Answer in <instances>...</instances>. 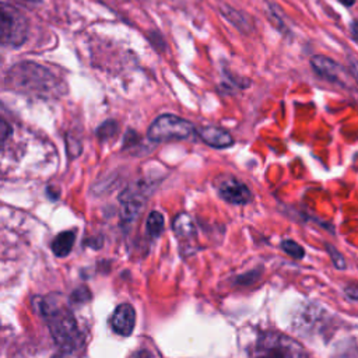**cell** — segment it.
I'll return each mask as SVG.
<instances>
[{
  "label": "cell",
  "mask_w": 358,
  "mask_h": 358,
  "mask_svg": "<svg viewBox=\"0 0 358 358\" xmlns=\"http://www.w3.org/2000/svg\"><path fill=\"white\" fill-rule=\"evenodd\" d=\"M7 83L15 91L34 95H49L57 91L56 77L48 69L31 62L15 64L8 71Z\"/></svg>",
  "instance_id": "2"
},
{
  "label": "cell",
  "mask_w": 358,
  "mask_h": 358,
  "mask_svg": "<svg viewBox=\"0 0 358 358\" xmlns=\"http://www.w3.org/2000/svg\"><path fill=\"white\" fill-rule=\"evenodd\" d=\"M197 133L206 144L215 148H225L234 143L232 136L227 130L215 126H204L199 129Z\"/></svg>",
  "instance_id": "8"
},
{
  "label": "cell",
  "mask_w": 358,
  "mask_h": 358,
  "mask_svg": "<svg viewBox=\"0 0 358 358\" xmlns=\"http://www.w3.org/2000/svg\"><path fill=\"white\" fill-rule=\"evenodd\" d=\"M341 3H344V4H347V6H350V4H352L354 3V0H340Z\"/></svg>",
  "instance_id": "13"
},
{
  "label": "cell",
  "mask_w": 358,
  "mask_h": 358,
  "mask_svg": "<svg viewBox=\"0 0 358 358\" xmlns=\"http://www.w3.org/2000/svg\"><path fill=\"white\" fill-rule=\"evenodd\" d=\"M76 241V232L74 231H64L60 232L55 241L52 242V250L57 257H64L71 252V248Z\"/></svg>",
  "instance_id": "9"
},
{
  "label": "cell",
  "mask_w": 358,
  "mask_h": 358,
  "mask_svg": "<svg viewBox=\"0 0 358 358\" xmlns=\"http://www.w3.org/2000/svg\"><path fill=\"white\" fill-rule=\"evenodd\" d=\"M20 1H25V3H41V0H20Z\"/></svg>",
  "instance_id": "14"
},
{
  "label": "cell",
  "mask_w": 358,
  "mask_h": 358,
  "mask_svg": "<svg viewBox=\"0 0 358 358\" xmlns=\"http://www.w3.org/2000/svg\"><path fill=\"white\" fill-rule=\"evenodd\" d=\"M220 196L231 204H246L250 200L249 189L235 178H222L218 183Z\"/></svg>",
  "instance_id": "6"
},
{
  "label": "cell",
  "mask_w": 358,
  "mask_h": 358,
  "mask_svg": "<svg viewBox=\"0 0 358 358\" xmlns=\"http://www.w3.org/2000/svg\"><path fill=\"white\" fill-rule=\"evenodd\" d=\"M194 126L176 115L158 116L148 129V138L152 141H172L183 140L193 134Z\"/></svg>",
  "instance_id": "5"
},
{
  "label": "cell",
  "mask_w": 358,
  "mask_h": 358,
  "mask_svg": "<svg viewBox=\"0 0 358 358\" xmlns=\"http://www.w3.org/2000/svg\"><path fill=\"white\" fill-rule=\"evenodd\" d=\"M41 312L57 345L71 351L78 341V326L71 310L57 296H48L41 302Z\"/></svg>",
  "instance_id": "1"
},
{
  "label": "cell",
  "mask_w": 358,
  "mask_h": 358,
  "mask_svg": "<svg viewBox=\"0 0 358 358\" xmlns=\"http://www.w3.org/2000/svg\"><path fill=\"white\" fill-rule=\"evenodd\" d=\"M281 248H282V250L285 253H288L289 256H292L295 259H301L303 256V249L296 242H294V241H289V239L284 241L281 243Z\"/></svg>",
  "instance_id": "12"
},
{
  "label": "cell",
  "mask_w": 358,
  "mask_h": 358,
  "mask_svg": "<svg viewBox=\"0 0 358 358\" xmlns=\"http://www.w3.org/2000/svg\"><path fill=\"white\" fill-rule=\"evenodd\" d=\"M136 324V312L130 303H122L119 305L112 317H110V326L115 330V333L120 336H129Z\"/></svg>",
  "instance_id": "7"
},
{
  "label": "cell",
  "mask_w": 358,
  "mask_h": 358,
  "mask_svg": "<svg viewBox=\"0 0 358 358\" xmlns=\"http://www.w3.org/2000/svg\"><path fill=\"white\" fill-rule=\"evenodd\" d=\"M1 43L6 46H21L28 38V20L14 6L1 4Z\"/></svg>",
  "instance_id": "4"
},
{
  "label": "cell",
  "mask_w": 358,
  "mask_h": 358,
  "mask_svg": "<svg viewBox=\"0 0 358 358\" xmlns=\"http://www.w3.org/2000/svg\"><path fill=\"white\" fill-rule=\"evenodd\" d=\"M250 358H308V355L294 338L282 333L266 331L256 340Z\"/></svg>",
  "instance_id": "3"
},
{
  "label": "cell",
  "mask_w": 358,
  "mask_h": 358,
  "mask_svg": "<svg viewBox=\"0 0 358 358\" xmlns=\"http://www.w3.org/2000/svg\"><path fill=\"white\" fill-rule=\"evenodd\" d=\"M164 229V217L158 211L150 213L147 218V231L151 236H158Z\"/></svg>",
  "instance_id": "11"
},
{
  "label": "cell",
  "mask_w": 358,
  "mask_h": 358,
  "mask_svg": "<svg viewBox=\"0 0 358 358\" xmlns=\"http://www.w3.org/2000/svg\"><path fill=\"white\" fill-rule=\"evenodd\" d=\"M173 229L178 236H190L194 234V227L187 214H179L173 221Z\"/></svg>",
  "instance_id": "10"
}]
</instances>
